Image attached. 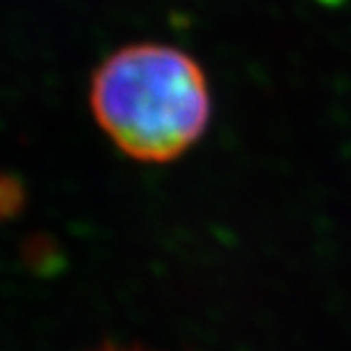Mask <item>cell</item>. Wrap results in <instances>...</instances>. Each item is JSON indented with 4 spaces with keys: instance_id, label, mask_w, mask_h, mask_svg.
I'll return each instance as SVG.
<instances>
[{
    "instance_id": "cell-1",
    "label": "cell",
    "mask_w": 351,
    "mask_h": 351,
    "mask_svg": "<svg viewBox=\"0 0 351 351\" xmlns=\"http://www.w3.org/2000/svg\"><path fill=\"white\" fill-rule=\"evenodd\" d=\"M89 105L110 142L149 165L187 153L213 117L206 71L167 44H130L112 53L91 78Z\"/></svg>"
},
{
    "instance_id": "cell-2",
    "label": "cell",
    "mask_w": 351,
    "mask_h": 351,
    "mask_svg": "<svg viewBox=\"0 0 351 351\" xmlns=\"http://www.w3.org/2000/svg\"><path fill=\"white\" fill-rule=\"evenodd\" d=\"M94 351H146V349H135V347H101Z\"/></svg>"
}]
</instances>
